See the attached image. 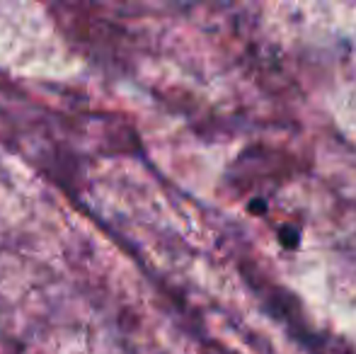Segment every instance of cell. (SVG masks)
I'll return each mask as SVG.
<instances>
[]
</instances>
